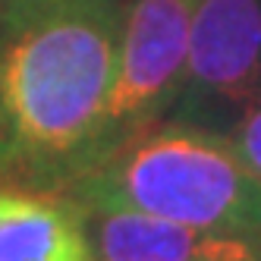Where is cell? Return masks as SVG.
Segmentation results:
<instances>
[{
    "instance_id": "6da1fadb",
    "label": "cell",
    "mask_w": 261,
    "mask_h": 261,
    "mask_svg": "<svg viewBox=\"0 0 261 261\" xmlns=\"http://www.w3.org/2000/svg\"><path fill=\"white\" fill-rule=\"evenodd\" d=\"M123 0L0 4V186L60 195L88 170Z\"/></svg>"
},
{
    "instance_id": "7a4b0ae2",
    "label": "cell",
    "mask_w": 261,
    "mask_h": 261,
    "mask_svg": "<svg viewBox=\"0 0 261 261\" xmlns=\"http://www.w3.org/2000/svg\"><path fill=\"white\" fill-rule=\"evenodd\" d=\"M60 195L79 208L142 211L192 227L261 236V179L227 133L186 120L154 123Z\"/></svg>"
},
{
    "instance_id": "3957f363",
    "label": "cell",
    "mask_w": 261,
    "mask_h": 261,
    "mask_svg": "<svg viewBox=\"0 0 261 261\" xmlns=\"http://www.w3.org/2000/svg\"><path fill=\"white\" fill-rule=\"evenodd\" d=\"M192 13L195 0H133L126 7L114 85L91 145L88 170L129 139L167 120L186 72Z\"/></svg>"
},
{
    "instance_id": "277c9868",
    "label": "cell",
    "mask_w": 261,
    "mask_h": 261,
    "mask_svg": "<svg viewBox=\"0 0 261 261\" xmlns=\"http://www.w3.org/2000/svg\"><path fill=\"white\" fill-rule=\"evenodd\" d=\"M261 101V0H195L179 95L167 120L230 133Z\"/></svg>"
},
{
    "instance_id": "5b68a950",
    "label": "cell",
    "mask_w": 261,
    "mask_h": 261,
    "mask_svg": "<svg viewBox=\"0 0 261 261\" xmlns=\"http://www.w3.org/2000/svg\"><path fill=\"white\" fill-rule=\"evenodd\" d=\"M72 208L98 261H261V236L252 233L208 230L120 208Z\"/></svg>"
},
{
    "instance_id": "8992f818",
    "label": "cell",
    "mask_w": 261,
    "mask_h": 261,
    "mask_svg": "<svg viewBox=\"0 0 261 261\" xmlns=\"http://www.w3.org/2000/svg\"><path fill=\"white\" fill-rule=\"evenodd\" d=\"M0 261H98L63 195L0 186Z\"/></svg>"
},
{
    "instance_id": "52a82bcc",
    "label": "cell",
    "mask_w": 261,
    "mask_h": 261,
    "mask_svg": "<svg viewBox=\"0 0 261 261\" xmlns=\"http://www.w3.org/2000/svg\"><path fill=\"white\" fill-rule=\"evenodd\" d=\"M230 142L239 151V158L246 161V167L261 179V101H255L246 114H242L230 126Z\"/></svg>"
},
{
    "instance_id": "ba28073f",
    "label": "cell",
    "mask_w": 261,
    "mask_h": 261,
    "mask_svg": "<svg viewBox=\"0 0 261 261\" xmlns=\"http://www.w3.org/2000/svg\"><path fill=\"white\" fill-rule=\"evenodd\" d=\"M0 4H4V0H0Z\"/></svg>"
}]
</instances>
